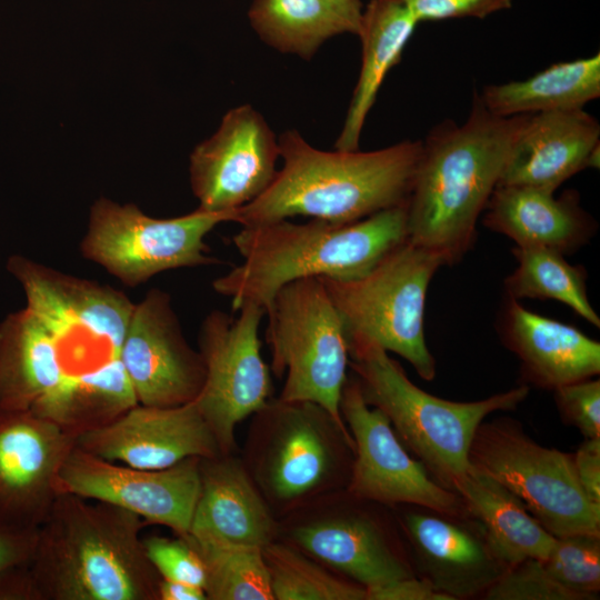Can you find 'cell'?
Returning a JSON list of instances; mask_svg holds the SVG:
<instances>
[{
    "label": "cell",
    "mask_w": 600,
    "mask_h": 600,
    "mask_svg": "<svg viewBox=\"0 0 600 600\" xmlns=\"http://www.w3.org/2000/svg\"><path fill=\"white\" fill-rule=\"evenodd\" d=\"M273 600H367V590L276 539L262 549Z\"/></svg>",
    "instance_id": "4dcf8cb0"
},
{
    "label": "cell",
    "mask_w": 600,
    "mask_h": 600,
    "mask_svg": "<svg viewBox=\"0 0 600 600\" xmlns=\"http://www.w3.org/2000/svg\"><path fill=\"white\" fill-rule=\"evenodd\" d=\"M158 600H207V594L202 587L160 579Z\"/></svg>",
    "instance_id": "b9f144b4"
},
{
    "label": "cell",
    "mask_w": 600,
    "mask_h": 600,
    "mask_svg": "<svg viewBox=\"0 0 600 600\" xmlns=\"http://www.w3.org/2000/svg\"><path fill=\"white\" fill-rule=\"evenodd\" d=\"M7 268L21 283L27 307L58 337L91 338L120 350L134 303L119 290L12 256Z\"/></svg>",
    "instance_id": "ffe728a7"
},
{
    "label": "cell",
    "mask_w": 600,
    "mask_h": 600,
    "mask_svg": "<svg viewBox=\"0 0 600 600\" xmlns=\"http://www.w3.org/2000/svg\"><path fill=\"white\" fill-rule=\"evenodd\" d=\"M236 317L213 310L202 321L198 343L206 366L194 399L222 453H236V427L271 398L270 369L260 352L263 308L246 303Z\"/></svg>",
    "instance_id": "7c38bea8"
},
{
    "label": "cell",
    "mask_w": 600,
    "mask_h": 600,
    "mask_svg": "<svg viewBox=\"0 0 600 600\" xmlns=\"http://www.w3.org/2000/svg\"><path fill=\"white\" fill-rule=\"evenodd\" d=\"M76 446L140 469H163L190 457L222 453L196 400L177 407L137 403L110 422L78 434Z\"/></svg>",
    "instance_id": "d6986e66"
},
{
    "label": "cell",
    "mask_w": 600,
    "mask_h": 600,
    "mask_svg": "<svg viewBox=\"0 0 600 600\" xmlns=\"http://www.w3.org/2000/svg\"><path fill=\"white\" fill-rule=\"evenodd\" d=\"M529 114L497 117L474 93L463 124L442 121L421 141L407 203L408 239L454 264L470 250Z\"/></svg>",
    "instance_id": "6da1fadb"
},
{
    "label": "cell",
    "mask_w": 600,
    "mask_h": 600,
    "mask_svg": "<svg viewBox=\"0 0 600 600\" xmlns=\"http://www.w3.org/2000/svg\"><path fill=\"white\" fill-rule=\"evenodd\" d=\"M76 437L29 410L0 407V528L37 531L60 494Z\"/></svg>",
    "instance_id": "9a60e30c"
},
{
    "label": "cell",
    "mask_w": 600,
    "mask_h": 600,
    "mask_svg": "<svg viewBox=\"0 0 600 600\" xmlns=\"http://www.w3.org/2000/svg\"><path fill=\"white\" fill-rule=\"evenodd\" d=\"M418 23L457 18L483 19L509 9L513 0H398Z\"/></svg>",
    "instance_id": "8d00e7d4"
},
{
    "label": "cell",
    "mask_w": 600,
    "mask_h": 600,
    "mask_svg": "<svg viewBox=\"0 0 600 600\" xmlns=\"http://www.w3.org/2000/svg\"><path fill=\"white\" fill-rule=\"evenodd\" d=\"M144 526L126 509L60 493L29 561L40 600H158L161 578L140 538Z\"/></svg>",
    "instance_id": "7a4b0ae2"
},
{
    "label": "cell",
    "mask_w": 600,
    "mask_h": 600,
    "mask_svg": "<svg viewBox=\"0 0 600 600\" xmlns=\"http://www.w3.org/2000/svg\"><path fill=\"white\" fill-rule=\"evenodd\" d=\"M486 600H580L557 583L541 560L528 559L510 567L481 596Z\"/></svg>",
    "instance_id": "836d02e7"
},
{
    "label": "cell",
    "mask_w": 600,
    "mask_h": 600,
    "mask_svg": "<svg viewBox=\"0 0 600 600\" xmlns=\"http://www.w3.org/2000/svg\"><path fill=\"white\" fill-rule=\"evenodd\" d=\"M142 540L147 557L161 579L203 588V563L186 537L151 536Z\"/></svg>",
    "instance_id": "e575fe53"
},
{
    "label": "cell",
    "mask_w": 600,
    "mask_h": 600,
    "mask_svg": "<svg viewBox=\"0 0 600 600\" xmlns=\"http://www.w3.org/2000/svg\"><path fill=\"white\" fill-rule=\"evenodd\" d=\"M0 600H40L29 562L0 571Z\"/></svg>",
    "instance_id": "ab89813d"
},
{
    "label": "cell",
    "mask_w": 600,
    "mask_h": 600,
    "mask_svg": "<svg viewBox=\"0 0 600 600\" xmlns=\"http://www.w3.org/2000/svg\"><path fill=\"white\" fill-rule=\"evenodd\" d=\"M504 346L521 362L524 381L554 390L600 372V343L579 329L529 311L507 297L498 321Z\"/></svg>",
    "instance_id": "603a6c76"
},
{
    "label": "cell",
    "mask_w": 600,
    "mask_h": 600,
    "mask_svg": "<svg viewBox=\"0 0 600 600\" xmlns=\"http://www.w3.org/2000/svg\"><path fill=\"white\" fill-rule=\"evenodd\" d=\"M600 124L583 109L529 114L498 186L554 192L579 171L599 167Z\"/></svg>",
    "instance_id": "44dd1931"
},
{
    "label": "cell",
    "mask_w": 600,
    "mask_h": 600,
    "mask_svg": "<svg viewBox=\"0 0 600 600\" xmlns=\"http://www.w3.org/2000/svg\"><path fill=\"white\" fill-rule=\"evenodd\" d=\"M279 524V539L366 590L417 576L393 510L346 489L303 504Z\"/></svg>",
    "instance_id": "ba28073f"
},
{
    "label": "cell",
    "mask_w": 600,
    "mask_h": 600,
    "mask_svg": "<svg viewBox=\"0 0 600 600\" xmlns=\"http://www.w3.org/2000/svg\"><path fill=\"white\" fill-rule=\"evenodd\" d=\"M200 491L189 534L263 549L279 537V519L236 453L200 458Z\"/></svg>",
    "instance_id": "7402d4cb"
},
{
    "label": "cell",
    "mask_w": 600,
    "mask_h": 600,
    "mask_svg": "<svg viewBox=\"0 0 600 600\" xmlns=\"http://www.w3.org/2000/svg\"><path fill=\"white\" fill-rule=\"evenodd\" d=\"M237 210L194 211L169 219L152 218L132 203L97 200L80 250L82 256L129 287L163 271L219 263L209 254L207 234L222 222H236Z\"/></svg>",
    "instance_id": "8fae6325"
},
{
    "label": "cell",
    "mask_w": 600,
    "mask_h": 600,
    "mask_svg": "<svg viewBox=\"0 0 600 600\" xmlns=\"http://www.w3.org/2000/svg\"><path fill=\"white\" fill-rule=\"evenodd\" d=\"M441 266L437 253L407 239L360 278L321 277L347 341L370 340L431 381L437 367L426 343L423 318L429 283Z\"/></svg>",
    "instance_id": "52a82bcc"
},
{
    "label": "cell",
    "mask_w": 600,
    "mask_h": 600,
    "mask_svg": "<svg viewBox=\"0 0 600 600\" xmlns=\"http://www.w3.org/2000/svg\"><path fill=\"white\" fill-rule=\"evenodd\" d=\"M418 21L398 0H370L363 9L358 36L361 68L336 150H359L369 111L388 72L400 61Z\"/></svg>",
    "instance_id": "484cf974"
},
{
    "label": "cell",
    "mask_w": 600,
    "mask_h": 600,
    "mask_svg": "<svg viewBox=\"0 0 600 600\" xmlns=\"http://www.w3.org/2000/svg\"><path fill=\"white\" fill-rule=\"evenodd\" d=\"M367 600H452L418 576L367 590Z\"/></svg>",
    "instance_id": "74e56055"
},
{
    "label": "cell",
    "mask_w": 600,
    "mask_h": 600,
    "mask_svg": "<svg viewBox=\"0 0 600 600\" xmlns=\"http://www.w3.org/2000/svg\"><path fill=\"white\" fill-rule=\"evenodd\" d=\"M200 457L163 469H140L101 459L74 446L58 480L60 493L126 509L148 524L186 537L200 491Z\"/></svg>",
    "instance_id": "5bb4252c"
},
{
    "label": "cell",
    "mask_w": 600,
    "mask_h": 600,
    "mask_svg": "<svg viewBox=\"0 0 600 600\" xmlns=\"http://www.w3.org/2000/svg\"><path fill=\"white\" fill-rule=\"evenodd\" d=\"M468 459L518 497L553 537L600 536V507L583 491L573 453L536 442L517 420H483L474 432Z\"/></svg>",
    "instance_id": "30bf717a"
},
{
    "label": "cell",
    "mask_w": 600,
    "mask_h": 600,
    "mask_svg": "<svg viewBox=\"0 0 600 600\" xmlns=\"http://www.w3.org/2000/svg\"><path fill=\"white\" fill-rule=\"evenodd\" d=\"M541 563L547 573L580 600H594L600 590V536L576 533L556 538Z\"/></svg>",
    "instance_id": "d6a6232c"
},
{
    "label": "cell",
    "mask_w": 600,
    "mask_h": 600,
    "mask_svg": "<svg viewBox=\"0 0 600 600\" xmlns=\"http://www.w3.org/2000/svg\"><path fill=\"white\" fill-rule=\"evenodd\" d=\"M240 458L280 520L347 489L354 443L347 426L320 404L278 397L251 416Z\"/></svg>",
    "instance_id": "8992f818"
},
{
    "label": "cell",
    "mask_w": 600,
    "mask_h": 600,
    "mask_svg": "<svg viewBox=\"0 0 600 600\" xmlns=\"http://www.w3.org/2000/svg\"><path fill=\"white\" fill-rule=\"evenodd\" d=\"M452 490L467 513L483 527L489 540L510 566L543 560L556 537L549 533L509 489L470 464Z\"/></svg>",
    "instance_id": "4316f807"
},
{
    "label": "cell",
    "mask_w": 600,
    "mask_h": 600,
    "mask_svg": "<svg viewBox=\"0 0 600 600\" xmlns=\"http://www.w3.org/2000/svg\"><path fill=\"white\" fill-rule=\"evenodd\" d=\"M119 358L143 406L188 403L204 383L203 359L188 343L170 296L160 289H151L134 304Z\"/></svg>",
    "instance_id": "ac0fdd59"
},
{
    "label": "cell",
    "mask_w": 600,
    "mask_h": 600,
    "mask_svg": "<svg viewBox=\"0 0 600 600\" xmlns=\"http://www.w3.org/2000/svg\"><path fill=\"white\" fill-rule=\"evenodd\" d=\"M340 413L354 443L348 492L391 509L409 504L468 514L459 494L440 486L411 457L384 413L364 402L352 373L342 389Z\"/></svg>",
    "instance_id": "4fadbf2b"
},
{
    "label": "cell",
    "mask_w": 600,
    "mask_h": 600,
    "mask_svg": "<svg viewBox=\"0 0 600 600\" xmlns=\"http://www.w3.org/2000/svg\"><path fill=\"white\" fill-rule=\"evenodd\" d=\"M512 253L518 266L504 281L507 297L556 300L600 327V318L588 298L582 267L570 264L564 254L547 248L516 246Z\"/></svg>",
    "instance_id": "f546056e"
},
{
    "label": "cell",
    "mask_w": 600,
    "mask_h": 600,
    "mask_svg": "<svg viewBox=\"0 0 600 600\" xmlns=\"http://www.w3.org/2000/svg\"><path fill=\"white\" fill-rule=\"evenodd\" d=\"M279 157V142L263 117L250 104L231 109L190 156L198 208L234 211L256 200L272 183Z\"/></svg>",
    "instance_id": "2e32d148"
},
{
    "label": "cell",
    "mask_w": 600,
    "mask_h": 600,
    "mask_svg": "<svg viewBox=\"0 0 600 600\" xmlns=\"http://www.w3.org/2000/svg\"><path fill=\"white\" fill-rule=\"evenodd\" d=\"M392 510L416 574L452 600L482 596L510 568L469 514L409 504Z\"/></svg>",
    "instance_id": "e0dca14e"
},
{
    "label": "cell",
    "mask_w": 600,
    "mask_h": 600,
    "mask_svg": "<svg viewBox=\"0 0 600 600\" xmlns=\"http://www.w3.org/2000/svg\"><path fill=\"white\" fill-rule=\"evenodd\" d=\"M523 187L497 186L486 208L483 224L514 241L517 247H537L571 253L594 232V221L579 206L578 194Z\"/></svg>",
    "instance_id": "d4e9b609"
},
{
    "label": "cell",
    "mask_w": 600,
    "mask_h": 600,
    "mask_svg": "<svg viewBox=\"0 0 600 600\" xmlns=\"http://www.w3.org/2000/svg\"><path fill=\"white\" fill-rule=\"evenodd\" d=\"M69 383L57 337L30 308L0 324V407L44 417Z\"/></svg>",
    "instance_id": "cb8c5ba5"
},
{
    "label": "cell",
    "mask_w": 600,
    "mask_h": 600,
    "mask_svg": "<svg viewBox=\"0 0 600 600\" xmlns=\"http://www.w3.org/2000/svg\"><path fill=\"white\" fill-rule=\"evenodd\" d=\"M407 203L350 223L283 219L242 227L232 241L243 261L212 287L231 298L234 311L254 303L266 312L278 290L291 281L360 278L408 239Z\"/></svg>",
    "instance_id": "3957f363"
},
{
    "label": "cell",
    "mask_w": 600,
    "mask_h": 600,
    "mask_svg": "<svg viewBox=\"0 0 600 600\" xmlns=\"http://www.w3.org/2000/svg\"><path fill=\"white\" fill-rule=\"evenodd\" d=\"M278 142L283 166L259 198L237 209L242 227L296 216L350 223L406 204L421 150V141L404 140L367 152L322 151L296 130Z\"/></svg>",
    "instance_id": "277c9868"
},
{
    "label": "cell",
    "mask_w": 600,
    "mask_h": 600,
    "mask_svg": "<svg viewBox=\"0 0 600 600\" xmlns=\"http://www.w3.org/2000/svg\"><path fill=\"white\" fill-rule=\"evenodd\" d=\"M348 350L364 402L384 413L406 449L449 490L470 468L469 448L479 424L493 412L516 410L529 394L523 383L478 401H450L413 384L377 343L350 339Z\"/></svg>",
    "instance_id": "5b68a950"
},
{
    "label": "cell",
    "mask_w": 600,
    "mask_h": 600,
    "mask_svg": "<svg viewBox=\"0 0 600 600\" xmlns=\"http://www.w3.org/2000/svg\"><path fill=\"white\" fill-rule=\"evenodd\" d=\"M204 568L207 600H273L262 549L187 534Z\"/></svg>",
    "instance_id": "1f68e13d"
},
{
    "label": "cell",
    "mask_w": 600,
    "mask_h": 600,
    "mask_svg": "<svg viewBox=\"0 0 600 600\" xmlns=\"http://www.w3.org/2000/svg\"><path fill=\"white\" fill-rule=\"evenodd\" d=\"M37 531L18 532L0 528V571L30 561Z\"/></svg>",
    "instance_id": "60d3db41"
},
{
    "label": "cell",
    "mask_w": 600,
    "mask_h": 600,
    "mask_svg": "<svg viewBox=\"0 0 600 600\" xmlns=\"http://www.w3.org/2000/svg\"><path fill=\"white\" fill-rule=\"evenodd\" d=\"M573 458L583 491L600 507V439H584Z\"/></svg>",
    "instance_id": "f35d334b"
},
{
    "label": "cell",
    "mask_w": 600,
    "mask_h": 600,
    "mask_svg": "<svg viewBox=\"0 0 600 600\" xmlns=\"http://www.w3.org/2000/svg\"><path fill=\"white\" fill-rule=\"evenodd\" d=\"M266 314L271 371L286 374L279 398L318 403L344 423L340 399L348 378V341L321 277L281 287Z\"/></svg>",
    "instance_id": "9c48e42d"
},
{
    "label": "cell",
    "mask_w": 600,
    "mask_h": 600,
    "mask_svg": "<svg viewBox=\"0 0 600 600\" xmlns=\"http://www.w3.org/2000/svg\"><path fill=\"white\" fill-rule=\"evenodd\" d=\"M561 418L584 439H600V381L584 379L553 390Z\"/></svg>",
    "instance_id": "d590c367"
},
{
    "label": "cell",
    "mask_w": 600,
    "mask_h": 600,
    "mask_svg": "<svg viewBox=\"0 0 600 600\" xmlns=\"http://www.w3.org/2000/svg\"><path fill=\"white\" fill-rule=\"evenodd\" d=\"M600 96V53L558 62L521 81L488 84L479 94L497 117L583 109Z\"/></svg>",
    "instance_id": "f1b7e54d"
},
{
    "label": "cell",
    "mask_w": 600,
    "mask_h": 600,
    "mask_svg": "<svg viewBox=\"0 0 600 600\" xmlns=\"http://www.w3.org/2000/svg\"><path fill=\"white\" fill-rule=\"evenodd\" d=\"M362 13L360 0H254L248 18L268 46L309 60L328 39L358 34Z\"/></svg>",
    "instance_id": "83f0119b"
}]
</instances>
